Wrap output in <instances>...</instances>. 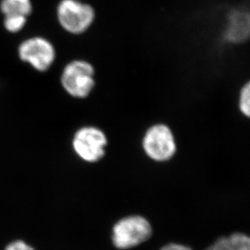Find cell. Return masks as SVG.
<instances>
[{
  "label": "cell",
  "instance_id": "obj_1",
  "mask_svg": "<svg viewBox=\"0 0 250 250\" xmlns=\"http://www.w3.org/2000/svg\"><path fill=\"white\" fill-rule=\"evenodd\" d=\"M143 148L149 159L159 163L170 161L177 152L176 136L171 127L159 124L149 127L143 139Z\"/></svg>",
  "mask_w": 250,
  "mask_h": 250
},
{
  "label": "cell",
  "instance_id": "obj_2",
  "mask_svg": "<svg viewBox=\"0 0 250 250\" xmlns=\"http://www.w3.org/2000/svg\"><path fill=\"white\" fill-rule=\"evenodd\" d=\"M152 234L150 224L142 216H128L114 226L112 241L121 250L133 248L148 241Z\"/></svg>",
  "mask_w": 250,
  "mask_h": 250
},
{
  "label": "cell",
  "instance_id": "obj_3",
  "mask_svg": "<svg viewBox=\"0 0 250 250\" xmlns=\"http://www.w3.org/2000/svg\"><path fill=\"white\" fill-rule=\"evenodd\" d=\"M94 67L85 61L70 62L62 72L61 82L65 90L75 98L88 96L94 86Z\"/></svg>",
  "mask_w": 250,
  "mask_h": 250
},
{
  "label": "cell",
  "instance_id": "obj_4",
  "mask_svg": "<svg viewBox=\"0 0 250 250\" xmlns=\"http://www.w3.org/2000/svg\"><path fill=\"white\" fill-rule=\"evenodd\" d=\"M58 18L67 32L82 34L94 21V11L89 5L77 0H62L58 7Z\"/></svg>",
  "mask_w": 250,
  "mask_h": 250
},
{
  "label": "cell",
  "instance_id": "obj_5",
  "mask_svg": "<svg viewBox=\"0 0 250 250\" xmlns=\"http://www.w3.org/2000/svg\"><path fill=\"white\" fill-rule=\"evenodd\" d=\"M72 144L75 152L81 159L94 163L104 156L107 141L103 131L99 128L84 127L77 131Z\"/></svg>",
  "mask_w": 250,
  "mask_h": 250
},
{
  "label": "cell",
  "instance_id": "obj_6",
  "mask_svg": "<svg viewBox=\"0 0 250 250\" xmlns=\"http://www.w3.org/2000/svg\"><path fill=\"white\" fill-rule=\"evenodd\" d=\"M20 58L38 71L44 72L53 63L56 52L52 44L42 38H33L23 42L19 47Z\"/></svg>",
  "mask_w": 250,
  "mask_h": 250
},
{
  "label": "cell",
  "instance_id": "obj_7",
  "mask_svg": "<svg viewBox=\"0 0 250 250\" xmlns=\"http://www.w3.org/2000/svg\"><path fill=\"white\" fill-rule=\"evenodd\" d=\"M222 39L229 45H242L250 40V11L231 10L227 15Z\"/></svg>",
  "mask_w": 250,
  "mask_h": 250
},
{
  "label": "cell",
  "instance_id": "obj_8",
  "mask_svg": "<svg viewBox=\"0 0 250 250\" xmlns=\"http://www.w3.org/2000/svg\"><path fill=\"white\" fill-rule=\"evenodd\" d=\"M236 106L241 117L250 121V79L246 80L239 88Z\"/></svg>",
  "mask_w": 250,
  "mask_h": 250
},
{
  "label": "cell",
  "instance_id": "obj_9",
  "mask_svg": "<svg viewBox=\"0 0 250 250\" xmlns=\"http://www.w3.org/2000/svg\"><path fill=\"white\" fill-rule=\"evenodd\" d=\"M1 11L6 16L11 15H21L27 17L32 12V5L30 1L18 2L14 0H2L1 2Z\"/></svg>",
  "mask_w": 250,
  "mask_h": 250
},
{
  "label": "cell",
  "instance_id": "obj_10",
  "mask_svg": "<svg viewBox=\"0 0 250 250\" xmlns=\"http://www.w3.org/2000/svg\"><path fill=\"white\" fill-rule=\"evenodd\" d=\"M26 24V17L21 15H11L5 17V28L9 32L16 33L21 30Z\"/></svg>",
  "mask_w": 250,
  "mask_h": 250
},
{
  "label": "cell",
  "instance_id": "obj_11",
  "mask_svg": "<svg viewBox=\"0 0 250 250\" xmlns=\"http://www.w3.org/2000/svg\"><path fill=\"white\" fill-rule=\"evenodd\" d=\"M206 250H238L232 242L230 236H223L218 239L214 244L209 246Z\"/></svg>",
  "mask_w": 250,
  "mask_h": 250
},
{
  "label": "cell",
  "instance_id": "obj_12",
  "mask_svg": "<svg viewBox=\"0 0 250 250\" xmlns=\"http://www.w3.org/2000/svg\"><path fill=\"white\" fill-rule=\"evenodd\" d=\"M229 236L238 250H250V236L241 232H236Z\"/></svg>",
  "mask_w": 250,
  "mask_h": 250
},
{
  "label": "cell",
  "instance_id": "obj_13",
  "mask_svg": "<svg viewBox=\"0 0 250 250\" xmlns=\"http://www.w3.org/2000/svg\"><path fill=\"white\" fill-rule=\"evenodd\" d=\"M5 250H34L31 246L24 243V241H13L6 247Z\"/></svg>",
  "mask_w": 250,
  "mask_h": 250
},
{
  "label": "cell",
  "instance_id": "obj_14",
  "mask_svg": "<svg viewBox=\"0 0 250 250\" xmlns=\"http://www.w3.org/2000/svg\"><path fill=\"white\" fill-rule=\"evenodd\" d=\"M160 250H192L188 246L181 245V244L171 243L164 246Z\"/></svg>",
  "mask_w": 250,
  "mask_h": 250
},
{
  "label": "cell",
  "instance_id": "obj_15",
  "mask_svg": "<svg viewBox=\"0 0 250 250\" xmlns=\"http://www.w3.org/2000/svg\"><path fill=\"white\" fill-rule=\"evenodd\" d=\"M14 1H18V2H26V1H29V0H14Z\"/></svg>",
  "mask_w": 250,
  "mask_h": 250
}]
</instances>
